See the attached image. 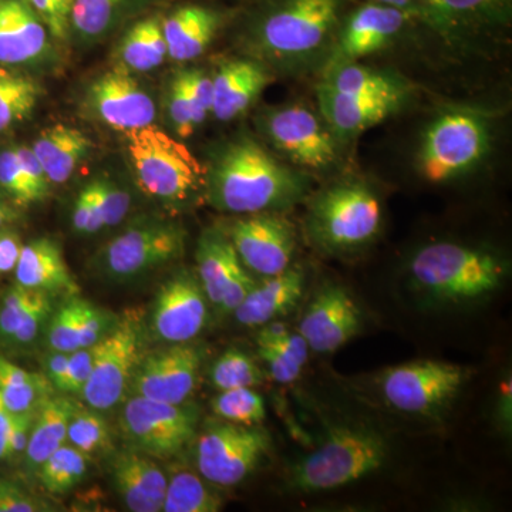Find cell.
Returning <instances> with one entry per match:
<instances>
[{"label":"cell","instance_id":"1","mask_svg":"<svg viewBox=\"0 0 512 512\" xmlns=\"http://www.w3.org/2000/svg\"><path fill=\"white\" fill-rule=\"evenodd\" d=\"M205 188L218 211L248 215L291 207L301 200L306 185L264 147L251 138H241L221 151Z\"/></svg>","mask_w":512,"mask_h":512},{"label":"cell","instance_id":"2","mask_svg":"<svg viewBox=\"0 0 512 512\" xmlns=\"http://www.w3.org/2000/svg\"><path fill=\"white\" fill-rule=\"evenodd\" d=\"M414 288L427 301L464 306L495 295L507 281L504 259L453 242H437L420 249L409 265Z\"/></svg>","mask_w":512,"mask_h":512},{"label":"cell","instance_id":"3","mask_svg":"<svg viewBox=\"0 0 512 512\" xmlns=\"http://www.w3.org/2000/svg\"><path fill=\"white\" fill-rule=\"evenodd\" d=\"M389 456L387 437L370 424H333L319 446L289 468L288 485L301 493L346 487L386 466Z\"/></svg>","mask_w":512,"mask_h":512},{"label":"cell","instance_id":"4","mask_svg":"<svg viewBox=\"0 0 512 512\" xmlns=\"http://www.w3.org/2000/svg\"><path fill=\"white\" fill-rule=\"evenodd\" d=\"M128 154L138 187L165 204H185L207 185L204 168L185 144L153 124L128 131Z\"/></svg>","mask_w":512,"mask_h":512},{"label":"cell","instance_id":"5","mask_svg":"<svg viewBox=\"0 0 512 512\" xmlns=\"http://www.w3.org/2000/svg\"><path fill=\"white\" fill-rule=\"evenodd\" d=\"M382 222L379 198L359 181H345L320 191L309 208V232L316 244L330 252L366 247L379 235Z\"/></svg>","mask_w":512,"mask_h":512},{"label":"cell","instance_id":"6","mask_svg":"<svg viewBox=\"0 0 512 512\" xmlns=\"http://www.w3.org/2000/svg\"><path fill=\"white\" fill-rule=\"evenodd\" d=\"M187 232L174 221L141 217L128 224L97 252L94 268L117 284H127L178 261Z\"/></svg>","mask_w":512,"mask_h":512},{"label":"cell","instance_id":"7","mask_svg":"<svg viewBox=\"0 0 512 512\" xmlns=\"http://www.w3.org/2000/svg\"><path fill=\"white\" fill-rule=\"evenodd\" d=\"M468 370L440 360H414L380 373L377 387L384 403L404 416L440 420L466 386Z\"/></svg>","mask_w":512,"mask_h":512},{"label":"cell","instance_id":"8","mask_svg":"<svg viewBox=\"0 0 512 512\" xmlns=\"http://www.w3.org/2000/svg\"><path fill=\"white\" fill-rule=\"evenodd\" d=\"M269 451L271 437L261 427L212 420L198 434L195 463L207 483L234 487L261 466Z\"/></svg>","mask_w":512,"mask_h":512},{"label":"cell","instance_id":"9","mask_svg":"<svg viewBox=\"0 0 512 512\" xmlns=\"http://www.w3.org/2000/svg\"><path fill=\"white\" fill-rule=\"evenodd\" d=\"M146 325L138 312L119 316L99 343L93 372L82 396L87 406L99 412L113 409L130 392L141 359L146 355Z\"/></svg>","mask_w":512,"mask_h":512},{"label":"cell","instance_id":"10","mask_svg":"<svg viewBox=\"0 0 512 512\" xmlns=\"http://www.w3.org/2000/svg\"><path fill=\"white\" fill-rule=\"evenodd\" d=\"M490 147V130L473 113H447L434 121L423 138L419 153L420 173L434 184L467 173L476 167Z\"/></svg>","mask_w":512,"mask_h":512},{"label":"cell","instance_id":"11","mask_svg":"<svg viewBox=\"0 0 512 512\" xmlns=\"http://www.w3.org/2000/svg\"><path fill=\"white\" fill-rule=\"evenodd\" d=\"M200 412L191 404H171L133 396L124 404L120 429L131 450L173 458L197 436Z\"/></svg>","mask_w":512,"mask_h":512},{"label":"cell","instance_id":"12","mask_svg":"<svg viewBox=\"0 0 512 512\" xmlns=\"http://www.w3.org/2000/svg\"><path fill=\"white\" fill-rule=\"evenodd\" d=\"M204 357V348L194 340L168 343L146 353L134 373L130 392L157 402L187 403L197 387Z\"/></svg>","mask_w":512,"mask_h":512},{"label":"cell","instance_id":"13","mask_svg":"<svg viewBox=\"0 0 512 512\" xmlns=\"http://www.w3.org/2000/svg\"><path fill=\"white\" fill-rule=\"evenodd\" d=\"M225 232L249 272L268 278L282 274L292 264L295 229L276 212L244 215Z\"/></svg>","mask_w":512,"mask_h":512},{"label":"cell","instance_id":"14","mask_svg":"<svg viewBox=\"0 0 512 512\" xmlns=\"http://www.w3.org/2000/svg\"><path fill=\"white\" fill-rule=\"evenodd\" d=\"M210 302L197 274L183 269L175 272L158 289L151 309L150 330L164 343L194 340L207 326Z\"/></svg>","mask_w":512,"mask_h":512},{"label":"cell","instance_id":"15","mask_svg":"<svg viewBox=\"0 0 512 512\" xmlns=\"http://www.w3.org/2000/svg\"><path fill=\"white\" fill-rule=\"evenodd\" d=\"M197 276L210 306L221 315L234 313L256 281L245 268L227 232L210 228L198 241Z\"/></svg>","mask_w":512,"mask_h":512},{"label":"cell","instance_id":"16","mask_svg":"<svg viewBox=\"0 0 512 512\" xmlns=\"http://www.w3.org/2000/svg\"><path fill=\"white\" fill-rule=\"evenodd\" d=\"M339 0H288L262 26V43L278 56H299L322 45L338 18Z\"/></svg>","mask_w":512,"mask_h":512},{"label":"cell","instance_id":"17","mask_svg":"<svg viewBox=\"0 0 512 512\" xmlns=\"http://www.w3.org/2000/svg\"><path fill=\"white\" fill-rule=\"evenodd\" d=\"M262 127L274 147L302 167L325 170L338 157L332 131L306 107L288 106L268 111Z\"/></svg>","mask_w":512,"mask_h":512},{"label":"cell","instance_id":"18","mask_svg":"<svg viewBox=\"0 0 512 512\" xmlns=\"http://www.w3.org/2000/svg\"><path fill=\"white\" fill-rule=\"evenodd\" d=\"M363 328V313L348 289L323 286L306 306L298 332L309 350L333 353L350 342Z\"/></svg>","mask_w":512,"mask_h":512},{"label":"cell","instance_id":"19","mask_svg":"<svg viewBox=\"0 0 512 512\" xmlns=\"http://www.w3.org/2000/svg\"><path fill=\"white\" fill-rule=\"evenodd\" d=\"M87 94L96 116L116 130H138L153 124L156 117L153 99L123 67L100 76Z\"/></svg>","mask_w":512,"mask_h":512},{"label":"cell","instance_id":"20","mask_svg":"<svg viewBox=\"0 0 512 512\" xmlns=\"http://www.w3.org/2000/svg\"><path fill=\"white\" fill-rule=\"evenodd\" d=\"M406 22V10L384 5H367L357 9L340 33L332 66L356 62L379 52L392 42Z\"/></svg>","mask_w":512,"mask_h":512},{"label":"cell","instance_id":"21","mask_svg":"<svg viewBox=\"0 0 512 512\" xmlns=\"http://www.w3.org/2000/svg\"><path fill=\"white\" fill-rule=\"evenodd\" d=\"M303 289L305 275L302 269L289 266L282 274L256 281L254 288L232 315L239 325L261 328L266 323L289 315L301 301Z\"/></svg>","mask_w":512,"mask_h":512},{"label":"cell","instance_id":"22","mask_svg":"<svg viewBox=\"0 0 512 512\" xmlns=\"http://www.w3.org/2000/svg\"><path fill=\"white\" fill-rule=\"evenodd\" d=\"M111 476L128 510L163 511L168 478L151 457L128 448L114 457Z\"/></svg>","mask_w":512,"mask_h":512},{"label":"cell","instance_id":"23","mask_svg":"<svg viewBox=\"0 0 512 512\" xmlns=\"http://www.w3.org/2000/svg\"><path fill=\"white\" fill-rule=\"evenodd\" d=\"M402 97H352L333 92L320 83L319 110L330 131L339 137H353L382 123L403 104Z\"/></svg>","mask_w":512,"mask_h":512},{"label":"cell","instance_id":"24","mask_svg":"<svg viewBox=\"0 0 512 512\" xmlns=\"http://www.w3.org/2000/svg\"><path fill=\"white\" fill-rule=\"evenodd\" d=\"M16 284L49 295L74 296L79 285L70 274L62 248L50 238L23 245L15 268Z\"/></svg>","mask_w":512,"mask_h":512},{"label":"cell","instance_id":"25","mask_svg":"<svg viewBox=\"0 0 512 512\" xmlns=\"http://www.w3.org/2000/svg\"><path fill=\"white\" fill-rule=\"evenodd\" d=\"M47 29L25 0H0V64H23L45 53Z\"/></svg>","mask_w":512,"mask_h":512},{"label":"cell","instance_id":"26","mask_svg":"<svg viewBox=\"0 0 512 512\" xmlns=\"http://www.w3.org/2000/svg\"><path fill=\"white\" fill-rule=\"evenodd\" d=\"M268 82V74L254 62L232 60L222 64L212 77V113L221 121L237 119L258 99Z\"/></svg>","mask_w":512,"mask_h":512},{"label":"cell","instance_id":"27","mask_svg":"<svg viewBox=\"0 0 512 512\" xmlns=\"http://www.w3.org/2000/svg\"><path fill=\"white\" fill-rule=\"evenodd\" d=\"M220 28V16L204 6L175 9L163 22L167 56L175 62L197 59L210 46Z\"/></svg>","mask_w":512,"mask_h":512},{"label":"cell","instance_id":"28","mask_svg":"<svg viewBox=\"0 0 512 512\" xmlns=\"http://www.w3.org/2000/svg\"><path fill=\"white\" fill-rule=\"evenodd\" d=\"M92 147V141L83 131L56 124L43 130L30 148L45 170L47 180L63 184L72 177Z\"/></svg>","mask_w":512,"mask_h":512},{"label":"cell","instance_id":"29","mask_svg":"<svg viewBox=\"0 0 512 512\" xmlns=\"http://www.w3.org/2000/svg\"><path fill=\"white\" fill-rule=\"evenodd\" d=\"M79 403L70 399L67 394L55 396L53 394L49 400L39 410H37L35 423H33L32 433L28 448H26L25 461L30 470H36L42 466L50 454L55 453L57 448L63 446L67 440V429H69L70 420L76 412Z\"/></svg>","mask_w":512,"mask_h":512},{"label":"cell","instance_id":"30","mask_svg":"<svg viewBox=\"0 0 512 512\" xmlns=\"http://www.w3.org/2000/svg\"><path fill=\"white\" fill-rule=\"evenodd\" d=\"M423 15L437 32L446 36L497 19L510 0H420Z\"/></svg>","mask_w":512,"mask_h":512},{"label":"cell","instance_id":"31","mask_svg":"<svg viewBox=\"0 0 512 512\" xmlns=\"http://www.w3.org/2000/svg\"><path fill=\"white\" fill-rule=\"evenodd\" d=\"M55 394L43 373H33L0 356V399L9 414L37 412Z\"/></svg>","mask_w":512,"mask_h":512},{"label":"cell","instance_id":"32","mask_svg":"<svg viewBox=\"0 0 512 512\" xmlns=\"http://www.w3.org/2000/svg\"><path fill=\"white\" fill-rule=\"evenodd\" d=\"M323 86L333 92L352 97H402L404 86L389 74L377 72L362 64L342 63L330 67Z\"/></svg>","mask_w":512,"mask_h":512},{"label":"cell","instance_id":"33","mask_svg":"<svg viewBox=\"0 0 512 512\" xmlns=\"http://www.w3.org/2000/svg\"><path fill=\"white\" fill-rule=\"evenodd\" d=\"M120 55L128 69L136 72L156 69L167 57L163 23L157 18L137 22L124 36Z\"/></svg>","mask_w":512,"mask_h":512},{"label":"cell","instance_id":"34","mask_svg":"<svg viewBox=\"0 0 512 512\" xmlns=\"http://www.w3.org/2000/svg\"><path fill=\"white\" fill-rule=\"evenodd\" d=\"M164 512H217L222 508L220 495L208 487L207 481L188 470L180 468L167 477Z\"/></svg>","mask_w":512,"mask_h":512},{"label":"cell","instance_id":"35","mask_svg":"<svg viewBox=\"0 0 512 512\" xmlns=\"http://www.w3.org/2000/svg\"><path fill=\"white\" fill-rule=\"evenodd\" d=\"M89 461L90 457L79 448L64 443L37 468V476L50 494H67L82 483Z\"/></svg>","mask_w":512,"mask_h":512},{"label":"cell","instance_id":"36","mask_svg":"<svg viewBox=\"0 0 512 512\" xmlns=\"http://www.w3.org/2000/svg\"><path fill=\"white\" fill-rule=\"evenodd\" d=\"M39 96V86L32 79L0 69V133L28 119Z\"/></svg>","mask_w":512,"mask_h":512},{"label":"cell","instance_id":"37","mask_svg":"<svg viewBox=\"0 0 512 512\" xmlns=\"http://www.w3.org/2000/svg\"><path fill=\"white\" fill-rule=\"evenodd\" d=\"M210 380L215 389L231 390L255 387L264 382V372L254 357L238 348H229L214 363Z\"/></svg>","mask_w":512,"mask_h":512},{"label":"cell","instance_id":"38","mask_svg":"<svg viewBox=\"0 0 512 512\" xmlns=\"http://www.w3.org/2000/svg\"><path fill=\"white\" fill-rule=\"evenodd\" d=\"M133 0H74L70 26L86 39L109 32Z\"/></svg>","mask_w":512,"mask_h":512},{"label":"cell","instance_id":"39","mask_svg":"<svg viewBox=\"0 0 512 512\" xmlns=\"http://www.w3.org/2000/svg\"><path fill=\"white\" fill-rule=\"evenodd\" d=\"M66 441L79 448L86 456H97L111 447L109 423L100 416L99 410L79 403L70 420Z\"/></svg>","mask_w":512,"mask_h":512},{"label":"cell","instance_id":"40","mask_svg":"<svg viewBox=\"0 0 512 512\" xmlns=\"http://www.w3.org/2000/svg\"><path fill=\"white\" fill-rule=\"evenodd\" d=\"M211 406L218 419L242 426H259L266 419L264 399L254 387L222 390Z\"/></svg>","mask_w":512,"mask_h":512},{"label":"cell","instance_id":"41","mask_svg":"<svg viewBox=\"0 0 512 512\" xmlns=\"http://www.w3.org/2000/svg\"><path fill=\"white\" fill-rule=\"evenodd\" d=\"M168 110L178 136L183 138L191 136L194 128L207 117L208 111L192 93L184 72L178 74L171 83Z\"/></svg>","mask_w":512,"mask_h":512},{"label":"cell","instance_id":"42","mask_svg":"<svg viewBox=\"0 0 512 512\" xmlns=\"http://www.w3.org/2000/svg\"><path fill=\"white\" fill-rule=\"evenodd\" d=\"M47 349L72 353L80 349L77 295L67 296V301L53 311L45 332Z\"/></svg>","mask_w":512,"mask_h":512},{"label":"cell","instance_id":"43","mask_svg":"<svg viewBox=\"0 0 512 512\" xmlns=\"http://www.w3.org/2000/svg\"><path fill=\"white\" fill-rule=\"evenodd\" d=\"M53 311L55 309H53L52 295L37 291L28 311L20 320L18 329L13 333L8 348L32 349L42 339V336H45L47 323H49Z\"/></svg>","mask_w":512,"mask_h":512},{"label":"cell","instance_id":"44","mask_svg":"<svg viewBox=\"0 0 512 512\" xmlns=\"http://www.w3.org/2000/svg\"><path fill=\"white\" fill-rule=\"evenodd\" d=\"M261 332L258 333L256 343L258 346H268L276 350L292 362L299 366H305L308 362L309 346L306 340L302 338L301 333L291 332L284 323L269 322L261 326Z\"/></svg>","mask_w":512,"mask_h":512},{"label":"cell","instance_id":"45","mask_svg":"<svg viewBox=\"0 0 512 512\" xmlns=\"http://www.w3.org/2000/svg\"><path fill=\"white\" fill-rule=\"evenodd\" d=\"M0 188L19 207H28L33 202L39 201L20 165L15 148L0 153Z\"/></svg>","mask_w":512,"mask_h":512},{"label":"cell","instance_id":"46","mask_svg":"<svg viewBox=\"0 0 512 512\" xmlns=\"http://www.w3.org/2000/svg\"><path fill=\"white\" fill-rule=\"evenodd\" d=\"M77 318H79L80 349L90 348L106 338L107 333L116 323L117 316L106 309L94 305L82 298H77Z\"/></svg>","mask_w":512,"mask_h":512},{"label":"cell","instance_id":"47","mask_svg":"<svg viewBox=\"0 0 512 512\" xmlns=\"http://www.w3.org/2000/svg\"><path fill=\"white\" fill-rule=\"evenodd\" d=\"M36 292L16 284L5 293L0 302V345L8 348L10 339L35 299Z\"/></svg>","mask_w":512,"mask_h":512},{"label":"cell","instance_id":"48","mask_svg":"<svg viewBox=\"0 0 512 512\" xmlns=\"http://www.w3.org/2000/svg\"><path fill=\"white\" fill-rule=\"evenodd\" d=\"M97 349H99V343L90 348L77 349L70 353L66 372L56 389L57 393L82 394L87 380L92 375Z\"/></svg>","mask_w":512,"mask_h":512},{"label":"cell","instance_id":"49","mask_svg":"<svg viewBox=\"0 0 512 512\" xmlns=\"http://www.w3.org/2000/svg\"><path fill=\"white\" fill-rule=\"evenodd\" d=\"M92 184L103 215L104 227H116L130 211V195L107 180H94Z\"/></svg>","mask_w":512,"mask_h":512},{"label":"cell","instance_id":"50","mask_svg":"<svg viewBox=\"0 0 512 512\" xmlns=\"http://www.w3.org/2000/svg\"><path fill=\"white\" fill-rule=\"evenodd\" d=\"M42 20L50 35L56 39L64 40L70 29V16L74 0H25Z\"/></svg>","mask_w":512,"mask_h":512},{"label":"cell","instance_id":"51","mask_svg":"<svg viewBox=\"0 0 512 512\" xmlns=\"http://www.w3.org/2000/svg\"><path fill=\"white\" fill-rule=\"evenodd\" d=\"M73 227L80 234H96L104 228L103 215L92 183L87 184L77 195L74 202Z\"/></svg>","mask_w":512,"mask_h":512},{"label":"cell","instance_id":"52","mask_svg":"<svg viewBox=\"0 0 512 512\" xmlns=\"http://www.w3.org/2000/svg\"><path fill=\"white\" fill-rule=\"evenodd\" d=\"M55 511L39 498L33 497L22 485L8 478H0V512Z\"/></svg>","mask_w":512,"mask_h":512},{"label":"cell","instance_id":"53","mask_svg":"<svg viewBox=\"0 0 512 512\" xmlns=\"http://www.w3.org/2000/svg\"><path fill=\"white\" fill-rule=\"evenodd\" d=\"M36 414L37 412L10 414L6 460H16V458L25 456Z\"/></svg>","mask_w":512,"mask_h":512},{"label":"cell","instance_id":"54","mask_svg":"<svg viewBox=\"0 0 512 512\" xmlns=\"http://www.w3.org/2000/svg\"><path fill=\"white\" fill-rule=\"evenodd\" d=\"M258 355L261 357L262 362L265 363L269 376H271L276 383H293L301 376L302 366L292 362V360L276 352V350L268 348V346H258Z\"/></svg>","mask_w":512,"mask_h":512},{"label":"cell","instance_id":"55","mask_svg":"<svg viewBox=\"0 0 512 512\" xmlns=\"http://www.w3.org/2000/svg\"><path fill=\"white\" fill-rule=\"evenodd\" d=\"M16 154L22 165L23 171H25L26 178H28L30 187L35 192L37 200L42 201L46 197L47 191H49V183L47 180L45 170L37 160L35 153H33L30 147H18L15 148Z\"/></svg>","mask_w":512,"mask_h":512},{"label":"cell","instance_id":"56","mask_svg":"<svg viewBox=\"0 0 512 512\" xmlns=\"http://www.w3.org/2000/svg\"><path fill=\"white\" fill-rule=\"evenodd\" d=\"M22 247V239L15 231L0 229V275L15 271Z\"/></svg>","mask_w":512,"mask_h":512},{"label":"cell","instance_id":"57","mask_svg":"<svg viewBox=\"0 0 512 512\" xmlns=\"http://www.w3.org/2000/svg\"><path fill=\"white\" fill-rule=\"evenodd\" d=\"M70 353L57 352V350L47 349L42 357L43 375L52 383L53 389H57L60 380L63 379L66 372L67 363H69Z\"/></svg>","mask_w":512,"mask_h":512},{"label":"cell","instance_id":"58","mask_svg":"<svg viewBox=\"0 0 512 512\" xmlns=\"http://www.w3.org/2000/svg\"><path fill=\"white\" fill-rule=\"evenodd\" d=\"M19 218V212L10 204L8 198L0 194V229L8 227Z\"/></svg>","mask_w":512,"mask_h":512},{"label":"cell","instance_id":"59","mask_svg":"<svg viewBox=\"0 0 512 512\" xmlns=\"http://www.w3.org/2000/svg\"><path fill=\"white\" fill-rule=\"evenodd\" d=\"M377 2H379L380 5L390 6V8L406 10L414 5V3L420 2V0H377Z\"/></svg>","mask_w":512,"mask_h":512},{"label":"cell","instance_id":"60","mask_svg":"<svg viewBox=\"0 0 512 512\" xmlns=\"http://www.w3.org/2000/svg\"><path fill=\"white\" fill-rule=\"evenodd\" d=\"M8 426L0 429V461L8 457Z\"/></svg>","mask_w":512,"mask_h":512},{"label":"cell","instance_id":"61","mask_svg":"<svg viewBox=\"0 0 512 512\" xmlns=\"http://www.w3.org/2000/svg\"><path fill=\"white\" fill-rule=\"evenodd\" d=\"M10 420V414L5 409H0V429L8 426Z\"/></svg>","mask_w":512,"mask_h":512},{"label":"cell","instance_id":"62","mask_svg":"<svg viewBox=\"0 0 512 512\" xmlns=\"http://www.w3.org/2000/svg\"><path fill=\"white\" fill-rule=\"evenodd\" d=\"M0 409H5V407H3V404H2V399H0Z\"/></svg>","mask_w":512,"mask_h":512}]
</instances>
